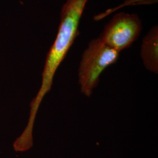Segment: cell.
<instances>
[{
	"mask_svg": "<svg viewBox=\"0 0 158 158\" xmlns=\"http://www.w3.org/2000/svg\"><path fill=\"white\" fill-rule=\"evenodd\" d=\"M89 0H67L60 12V23L54 43L48 53L42 80L53 81L57 70L72 46L79 31L80 21Z\"/></svg>",
	"mask_w": 158,
	"mask_h": 158,
	"instance_id": "6da1fadb",
	"label": "cell"
},
{
	"mask_svg": "<svg viewBox=\"0 0 158 158\" xmlns=\"http://www.w3.org/2000/svg\"><path fill=\"white\" fill-rule=\"evenodd\" d=\"M119 52L106 45L99 37L91 40L84 51L79 68V83L81 93L91 95L104 70L116 62Z\"/></svg>",
	"mask_w": 158,
	"mask_h": 158,
	"instance_id": "7a4b0ae2",
	"label": "cell"
},
{
	"mask_svg": "<svg viewBox=\"0 0 158 158\" xmlns=\"http://www.w3.org/2000/svg\"><path fill=\"white\" fill-rule=\"evenodd\" d=\"M142 29L141 20L138 15L120 12L106 25L99 38L106 45L120 52L138 38Z\"/></svg>",
	"mask_w": 158,
	"mask_h": 158,
	"instance_id": "3957f363",
	"label": "cell"
},
{
	"mask_svg": "<svg viewBox=\"0 0 158 158\" xmlns=\"http://www.w3.org/2000/svg\"><path fill=\"white\" fill-rule=\"evenodd\" d=\"M141 56L145 68L154 73L158 72V28L155 25L144 36Z\"/></svg>",
	"mask_w": 158,
	"mask_h": 158,
	"instance_id": "277c9868",
	"label": "cell"
}]
</instances>
